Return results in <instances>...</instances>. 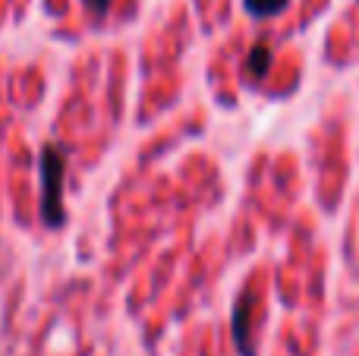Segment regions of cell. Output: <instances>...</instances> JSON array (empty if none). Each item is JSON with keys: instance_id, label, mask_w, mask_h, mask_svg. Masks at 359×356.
<instances>
[{"instance_id": "cell-1", "label": "cell", "mask_w": 359, "mask_h": 356, "mask_svg": "<svg viewBox=\"0 0 359 356\" xmlns=\"http://www.w3.org/2000/svg\"><path fill=\"white\" fill-rule=\"evenodd\" d=\"M41 174V221L48 227H63L67 208H63V174H67V155L57 145H44L38 158Z\"/></svg>"}, {"instance_id": "cell-2", "label": "cell", "mask_w": 359, "mask_h": 356, "mask_svg": "<svg viewBox=\"0 0 359 356\" xmlns=\"http://www.w3.org/2000/svg\"><path fill=\"white\" fill-rule=\"evenodd\" d=\"M252 313H255V303H252V290H246L243 294V300L236 303L233 309V319H230V325H233V341H236V350L243 356H252Z\"/></svg>"}, {"instance_id": "cell-3", "label": "cell", "mask_w": 359, "mask_h": 356, "mask_svg": "<svg viewBox=\"0 0 359 356\" xmlns=\"http://www.w3.org/2000/svg\"><path fill=\"white\" fill-rule=\"evenodd\" d=\"M271 60H274V54H271V48L268 44H252V50H249V60H246V73L252 76V79H265L268 76V69H271Z\"/></svg>"}, {"instance_id": "cell-4", "label": "cell", "mask_w": 359, "mask_h": 356, "mask_svg": "<svg viewBox=\"0 0 359 356\" xmlns=\"http://www.w3.org/2000/svg\"><path fill=\"white\" fill-rule=\"evenodd\" d=\"M287 6V0H246V10L252 13L255 19H268V16H278L280 10Z\"/></svg>"}, {"instance_id": "cell-5", "label": "cell", "mask_w": 359, "mask_h": 356, "mask_svg": "<svg viewBox=\"0 0 359 356\" xmlns=\"http://www.w3.org/2000/svg\"><path fill=\"white\" fill-rule=\"evenodd\" d=\"M86 6L95 13V16H104L107 6H111V0H86Z\"/></svg>"}]
</instances>
